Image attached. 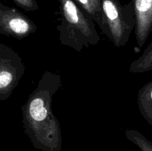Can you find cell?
<instances>
[{
  "mask_svg": "<svg viewBox=\"0 0 152 151\" xmlns=\"http://www.w3.org/2000/svg\"><path fill=\"white\" fill-rule=\"evenodd\" d=\"M25 70L23 61L19 53L0 42V100L10 97Z\"/></svg>",
  "mask_w": 152,
  "mask_h": 151,
  "instance_id": "277c9868",
  "label": "cell"
},
{
  "mask_svg": "<svg viewBox=\"0 0 152 151\" xmlns=\"http://www.w3.org/2000/svg\"><path fill=\"white\" fill-rule=\"evenodd\" d=\"M19 7L26 11H36L39 9V5L36 0H13Z\"/></svg>",
  "mask_w": 152,
  "mask_h": 151,
  "instance_id": "8fae6325",
  "label": "cell"
},
{
  "mask_svg": "<svg viewBox=\"0 0 152 151\" xmlns=\"http://www.w3.org/2000/svg\"><path fill=\"white\" fill-rule=\"evenodd\" d=\"M61 17L57 26L61 44L81 52L100 41L95 22L73 0H59Z\"/></svg>",
  "mask_w": 152,
  "mask_h": 151,
  "instance_id": "7a4b0ae2",
  "label": "cell"
},
{
  "mask_svg": "<svg viewBox=\"0 0 152 151\" xmlns=\"http://www.w3.org/2000/svg\"><path fill=\"white\" fill-rule=\"evenodd\" d=\"M125 135L141 151H152V142L138 130L127 129L125 131Z\"/></svg>",
  "mask_w": 152,
  "mask_h": 151,
  "instance_id": "30bf717a",
  "label": "cell"
},
{
  "mask_svg": "<svg viewBox=\"0 0 152 151\" xmlns=\"http://www.w3.org/2000/svg\"><path fill=\"white\" fill-rule=\"evenodd\" d=\"M80 6L92 19L97 24L100 29L102 27V0H73Z\"/></svg>",
  "mask_w": 152,
  "mask_h": 151,
  "instance_id": "ba28073f",
  "label": "cell"
},
{
  "mask_svg": "<svg viewBox=\"0 0 152 151\" xmlns=\"http://www.w3.org/2000/svg\"><path fill=\"white\" fill-rule=\"evenodd\" d=\"M31 19L15 8L0 4V34L22 39L37 31Z\"/></svg>",
  "mask_w": 152,
  "mask_h": 151,
  "instance_id": "5b68a950",
  "label": "cell"
},
{
  "mask_svg": "<svg viewBox=\"0 0 152 151\" xmlns=\"http://www.w3.org/2000/svg\"><path fill=\"white\" fill-rule=\"evenodd\" d=\"M137 105L142 116L152 126V81L146 83L138 91Z\"/></svg>",
  "mask_w": 152,
  "mask_h": 151,
  "instance_id": "52a82bcc",
  "label": "cell"
},
{
  "mask_svg": "<svg viewBox=\"0 0 152 151\" xmlns=\"http://www.w3.org/2000/svg\"><path fill=\"white\" fill-rule=\"evenodd\" d=\"M131 73H142L152 70V41L137 59L132 62L129 67Z\"/></svg>",
  "mask_w": 152,
  "mask_h": 151,
  "instance_id": "9c48e42d",
  "label": "cell"
},
{
  "mask_svg": "<svg viewBox=\"0 0 152 151\" xmlns=\"http://www.w3.org/2000/svg\"><path fill=\"white\" fill-rule=\"evenodd\" d=\"M136 17L134 33L140 48L152 33V0H132Z\"/></svg>",
  "mask_w": 152,
  "mask_h": 151,
  "instance_id": "8992f818",
  "label": "cell"
},
{
  "mask_svg": "<svg viewBox=\"0 0 152 151\" xmlns=\"http://www.w3.org/2000/svg\"><path fill=\"white\" fill-rule=\"evenodd\" d=\"M102 32L117 47H124L136 26L133 1L122 4L119 0H102Z\"/></svg>",
  "mask_w": 152,
  "mask_h": 151,
  "instance_id": "3957f363",
  "label": "cell"
},
{
  "mask_svg": "<svg viewBox=\"0 0 152 151\" xmlns=\"http://www.w3.org/2000/svg\"><path fill=\"white\" fill-rule=\"evenodd\" d=\"M61 87L60 75L46 70L22 107L24 132L34 147L41 151L62 150L60 124L52 109L53 96Z\"/></svg>",
  "mask_w": 152,
  "mask_h": 151,
  "instance_id": "6da1fadb",
  "label": "cell"
}]
</instances>
